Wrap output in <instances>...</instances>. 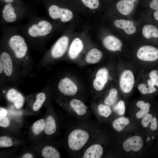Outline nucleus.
<instances>
[{"label":"nucleus","mask_w":158,"mask_h":158,"mask_svg":"<svg viewBox=\"0 0 158 158\" xmlns=\"http://www.w3.org/2000/svg\"><path fill=\"white\" fill-rule=\"evenodd\" d=\"M28 20L25 24L17 27L20 32L27 42L36 46L44 44L53 32L54 24L45 17L36 15Z\"/></svg>","instance_id":"1"},{"label":"nucleus","mask_w":158,"mask_h":158,"mask_svg":"<svg viewBox=\"0 0 158 158\" xmlns=\"http://www.w3.org/2000/svg\"><path fill=\"white\" fill-rule=\"evenodd\" d=\"M1 42L6 51L16 58L21 59L28 56L27 42L18 27L0 24Z\"/></svg>","instance_id":"2"},{"label":"nucleus","mask_w":158,"mask_h":158,"mask_svg":"<svg viewBox=\"0 0 158 158\" xmlns=\"http://www.w3.org/2000/svg\"><path fill=\"white\" fill-rule=\"evenodd\" d=\"M35 10L19 1L4 5L1 10L0 24L15 23L36 15Z\"/></svg>","instance_id":"3"},{"label":"nucleus","mask_w":158,"mask_h":158,"mask_svg":"<svg viewBox=\"0 0 158 158\" xmlns=\"http://www.w3.org/2000/svg\"><path fill=\"white\" fill-rule=\"evenodd\" d=\"M79 126L71 129L67 138L68 147L71 153L80 154L96 135V130Z\"/></svg>","instance_id":"4"},{"label":"nucleus","mask_w":158,"mask_h":158,"mask_svg":"<svg viewBox=\"0 0 158 158\" xmlns=\"http://www.w3.org/2000/svg\"><path fill=\"white\" fill-rule=\"evenodd\" d=\"M48 15L54 21L65 23L71 20L73 17L72 12L69 9L56 4H49L44 2Z\"/></svg>","instance_id":"5"},{"label":"nucleus","mask_w":158,"mask_h":158,"mask_svg":"<svg viewBox=\"0 0 158 158\" xmlns=\"http://www.w3.org/2000/svg\"><path fill=\"white\" fill-rule=\"evenodd\" d=\"M95 135L79 154L83 158H100L102 156L103 148L102 145L96 141Z\"/></svg>","instance_id":"6"},{"label":"nucleus","mask_w":158,"mask_h":158,"mask_svg":"<svg viewBox=\"0 0 158 158\" xmlns=\"http://www.w3.org/2000/svg\"><path fill=\"white\" fill-rule=\"evenodd\" d=\"M69 112L74 116L81 119L87 117L90 112L85 104L81 100L76 98L71 99L68 104Z\"/></svg>","instance_id":"7"},{"label":"nucleus","mask_w":158,"mask_h":158,"mask_svg":"<svg viewBox=\"0 0 158 158\" xmlns=\"http://www.w3.org/2000/svg\"><path fill=\"white\" fill-rule=\"evenodd\" d=\"M69 41V38L66 35H63L60 37L49 51V54L50 56L54 59L62 57L66 51Z\"/></svg>","instance_id":"8"},{"label":"nucleus","mask_w":158,"mask_h":158,"mask_svg":"<svg viewBox=\"0 0 158 158\" xmlns=\"http://www.w3.org/2000/svg\"><path fill=\"white\" fill-rule=\"evenodd\" d=\"M137 58L145 61L152 62L158 59V48L151 45L141 47L137 53Z\"/></svg>","instance_id":"9"},{"label":"nucleus","mask_w":158,"mask_h":158,"mask_svg":"<svg viewBox=\"0 0 158 158\" xmlns=\"http://www.w3.org/2000/svg\"><path fill=\"white\" fill-rule=\"evenodd\" d=\"M135 83V78L132 72L126 70L121 73L120 78L119 84L121 91L127 93L131 91Z\"/></svg>","instance_id":"10"},{"label":"nucleus","mask_w":158,"mask_h":158,"mask_svg":"<svg viewBox=\"0 0 158 158\" xmlns=\"http://www.w3.org/2000/svg\"><path fill=\"white\" fill-rule=\"evenodd\" d=\"M58 87L61 93L67 96L75 95L78 90L76 85L70 79L67 77L60 80Z\"/></svg>","instance_id":"11"},{"label":"nucleus","mask_w":158,"mask_h":158,"mask_svg":"<svg viewBox=\"0 0 158 158\" xmlns=\"http://www.w3.org/2000/svg\"><path fill=\"white\" fill-rule=\"evenodd\" d=\"M143 145V140L138 136H132L125 141L123 144V147L126 152L130 151H138L142 148Z\"/></svg>","instance_id":"12"},{"label":"nucleus","mask_w":158,"mask_h":158,"mask_svg":"<svg viewBox=\"0 0 158 158\" xmlns=\"http://www.w3.org/2000/svg\"><path fill=\"white\" fill-rule=\"evenodd\" d=\"M109 76V72L106 68H102L97 72L96 78L93 81V86L96 90H102L107 83Z\"/></svg>","instance_id":"13"},{"label":"nucleus","mask_w":158,"mask_h":158,"mask_svg":"<svg viewBox=\"0 0 158 158\" xmlns=\"http://www.w3.org/2000/svg\"><path fill=\"white\" fill-rule=\"evenodd\" d=\"M0 62L5 74L8 76L11 75L13 73V65L11 54L6 50H3L0 54Z\"/></svg>","instance_id":"14"},{"label":"nucleus","mask_w":158,"mask_h":158,"mask_svg":"<svg viewBox=\"0 0 158 158\" xmlns=\"http://www.w3.org/2000/svg\"><path fill=\"white\" fill-rule=\"evenodd\" d=\"M104 46L107 49L113 51H121L122 46L121 41L112 35H108L103 40Z\"/></svg>","instance_id":"15"},{"label":"nucleus","mask_w":158,"mask_h":158,"mask_svg":"<svg viewBox=\"0 0 158 158\" xmlns=\"http://www.w3.org/2000/svg\"><path fill=\"white\" fill-rule=\"evenodd\" d=\"M6 96L7 99L13 104L17 109L21 108L24 102V98L23 95L14 88L10 89L8 91Z\"/></svg>","instance_id":"16"},{"label":"nucleus","mask_w":158,"mask_h":158,"mask_svg":"<svg viewBox=\"0 0 158 158\" xmlns=\"http://www.w3.org/2000/svg\"><path fill=\"white\" fill-rule=\"evenodd\" d=\"M83 45L82 40L78 37L74 39L70 45L68 51L69 58L72 59H75L82 50Z\"/></svg>","instance_id":"17"},{"label":"nucleus","mask_w":158,"mask_h":158,"mask_svg":"<svg viewBox=\"0 0 158 158\" xmlns=\"http://www.w3.org/2000/svg\"><path fill=\"white\" fill-rule=\"evenodd\" d=\"M114 24L116 27L123 30L128 35L133 34L136 31L134 23L131 21L123 19L116 20L114 21Z\"/></svg>","instance_id":"18"},{"label":"nucleus","mask_w":158,"mask_h":158,"mask_svg":"<svg viewBox=\"0 0 158 158\" xmlns=\"http://www.w3.org/2000/svg\"><path fill=\"white\" fill-rule=\"evenodd\" d=\"M116 6L121 14L127 16L131 12L134 7V4L129 0H120L117 3Z\"/></svg>","instance_id":"19"},{"label":"nucleus","mask_w":158,"mask_h":158,"mask_svg":"<svg viewBox=\"0 0 158 158\" xmlns=\"http://www.w3.org/2000/svg\"><path fill=\"white\" fill-rule=\"evenodd\" d=\"M142 32L144 37L147 39H158V27L154 25H145L142 28Z\"/></svg>","instance_id":"20"},{"label":"nucleus","mask_w":158,"mask_h":158,"mask_svg":"<svg viewBox=\"0 0 158 158\" xmlns=\"http://www.w3.org/2000/svg\"><path fill=\"white\" fill-rule=\"evenodd\" d=\"M102 56V54L100 50L97 48H93L87 53L85 57V61L88 63L96 64L100 61Z\"/></svg>","instance_id":"21"},{"label":"nucleus","mask_w":158,"mask_h":158,"mask_svg":"<svg viewBox=\"0 0 158 158\" xmlns=\"http://www.w3.org/2000/svg\"><path fill=\"white\" fill-rule=\"evenodd\" d=\"M56 130V123L53 116L49 115L47 118L45 133L48 135H51L54 133Z\"/></svg>","instance_id":"22"},{"label":"nucleus","mask_w":158,"mask_h":158,"mask_svg":"<svg viewBox=\"0 0 158 158\" xmlns=\"http://www.w3.org/2000/svg\"><path fill=\"white\" fill-rule=\"evenodd\" d=\"M42 155L45 158H59L61 156L58 150L50 146L44 147L42 151Z\"/></svg>","instance_id":"23"},{"label":"nucleus","mask_w":158,"mask_h":158,"mask_svg":"<svg viewBox=\"0 0 158 158\" xmlns=\"http://www.w3.org/2000/svg\"><path fill=\"white\" fill-rule=\"evenodd\" d=\"M95 116L107 118L109 117L112 113V110L110 106L99 104L97 106L96 111L94 112Z\"/></svg>","instance_id":"24"},{"label":"nucleus","mask_w":158,"mask_h":158,"mask_svg":"<svg viewBox=\"0 0 158 158\" xmlns=\"http://www.w3.org/2000/svg\"><path fill=\"white\" fill-rule=\"evenodd\" d=\"M128 119L125 117H121L114 120L112 123V126L116 130L120 132L129 123Z\"/></svg>","instance_id":"25"},{"label":"nucleus","mask_w":158,"mask_h":158,"mask_svg":"<svg viewBox=\"0 0 158 158\" xmlns=\"http://www.w3.org/2000/svg\"><path fill=\"white\" fill-rule=\"evenodd\" d=\"M118 95V91L115 88H112L110 90L108 95L105 98L104 103L105 105L111 106L116 102Z\"/></svg>","instance_id":"26"},{"label":"nucleus","mask_w":158,"mask_h":158,"mask_svg":"<svg viewBox=\"0 0 158 158\" xmlns=\"http://www.w3.org/2000/svg\"><path fill=\"white\" fill-rule=\"evenodd\" d=\"M46 123L43 119H40L36 121L32 127V132L34 134L37 135L45 129Z\"/></svg>","instance_id":"27"},{"label":"nucleus","mask_w":158,"mask_h":158,"mask_svg":"<svg viewBox=\"0 0 158 158\" xmlns=\"http://www.w3.org/2000/svg\"><path fill=\"white\" fill-rule=\"evenodd\" d=\"M46 98L45 94L44 92H40L37 94L36 100L33 106V109L34 111H37L40 109Z\"/></svg>","instance_id":"28"},{"label":"nucleus","mask_w":158,"mask_h":158,"mask_svg":"<svg viewBox=\"0 0 158 158\" xmlns=\"http://www.w3.org/2000/svg\"><path fill=\"white\" fill-rule=\"evenodd\" d=\"M139 91L143 94L152 93L155 92L156 89L154 86L147 87L146 85L143 83L140 84L138 87Z\"/></svg>","instance_id":"29"},{"label":"nucleus","mask_w":158,"mask_h":158,"mask_svg":"<svg viewBox=\"0 0 158 158\" xmlns=\"http://www.w3.org/2000/svg\"><path fill=\"white\" fill-rule=\"evenodd\" d=\"M81 0L86 6L91 9H96L98 7L99 5V0Z\"/></svg>","instance_id":"30"},{"label":"nucleus","mask_w":158,"mask_h":158,"mask_svg":"<svg viewBox=\"0 0 158 158\" xmlns=\"http://www.w3.org/2000/svg\"><path fill=\"white\" fill-rule=\"evenodd\" d=\"M114 110L119 115H123L124 113L125 110V106L124 102L123 100L120 101L114 107Z\"/></svg>","instance_id":"31"},{"label":"nucleus","mask_w":158,"mask_h":158,"mask_svg":"<svg viewBox=\"0 0 158 158\" xmlns=\"http://www.w3.org/2000/svg\"><path fill=\"white\" fill-rule=\"evenodd\" d=\"M13 143L12 139L6 136H2L0 137V147H8L12 146Z\"/></svg>","instance_id":"32"},{"label":"nucleus","mask_w":158,"mask_h":158,"mask_svg":"<svg viewBox=\"0 0 158 158\" xmlns=\"http://www.w3.org/2000/svg\"><path fill=\"white\" fill-rule=\"evenodd\" d=\"M153 118L152 115L150 114H147L143 117L141 121L142 126L144 128L149 126V123Z\"/></svg>","instance_id":"33"},{"label":"nucleus","mask_w":158,"mask_h":158,"mask_svg":"<svg viewBox=\"0 0 158 158\" xmlns=\"http://www.w3.org/2000/svg\"><path fill=\"white\" fill-rule=\"evenodd\" d=\"M149 76L155 85L158 87V71L155 70H152L149 73Z\"/></svg>","instance_id":"34"},{"label":"nucleus","mask_w":158,"mask_h":158,"mask_svg":"<svg viewBox=\"0 0 158 158\" xmlns=\"http://www.w3.org/2000/svg\"><path fill=\"white\" fill-rule=\"evenodd\" d=\"M10 124L8 118L6 116L0 117V126L3 127H8Z\"/></svg>","instance_id":"35"},{"label":"nucleus","mask_w":158,"mask_h":158,"mask_svg":"<svg viewBox=\"0 0 158 158\" xmlns=\"http://www.w3.org/2000/svg\"><path fill=\"white\" fill-rule=\"evenodd\" d=\"M149 111V108L142 109H140V110L138 111L136 113V117L138 118H141L147 114Z\"/></svg>","instance_id":"36"},{"label":"nucleus","mask_w":158,"mask_h":158,"mask_svg":"<svg viewBox=\"0 0 158 158\" xmlns=\"http://www.w3.org/2000/svg\"><path fill=\"white\" fill-rule=\"evenodd\" d=\"M137 106L139 107L140 109L149 108L150 107V104L147 102L145 103L144 102L140 100L138 101L136 104Z\"/></svg>","instance_id":"37"},{"label":"nucleus","mask_w":158,"mask_h":158,"mask_svg":"<svg viewBox=\"0 0 158 158\" xmlns=\"http://www.w3.org/2000/svg\"><path fill=\"white\" fill-rule=\"evenodd\" d=\"M151 124L150 128L153 131L156 130L157 128V123L156 118L155 117L152 118L150 122Z\"/></svg>","instance_id":"38"},{"label":"nucleus","mask_w":158,"mask_h":158,"mask_svg":"<svg viewBox=\"0 0 158 158\" xmlns=\"http://www.w3.org/2000/svg\"><path fill=\"white\" fill-rule=\"evenodd\" d=\"M149 6L152 10L154 11H158V0H152Z\"/></svg>","instance_id":"39"},{"label":"nucleus","mask_w":158,"mask_h":158,"mask_svg":"<svg viewBox=\"0 0 158 158\" xmlns=\"http://www.w3.org/2000/svg\"><path fill=\"white\" fill-rule=\"evenodd\" d=\"M7 113V111L5 109L2 107H0V117L6 116Z\"/></svg>","instance_id":"40"},{"label":"nucleus","mask_w":158,"mask_h":158,"mask_svg":"<svg viewBox=\"0 0 158 158\" xmlns=\"http://www.w3.org/2000/svg\"><path fill=\"white\" fill-rule=\"evenodd\" d=\"M152 16L154 20L158 23V11H154L153 13Z\"/></svg>","instance_id":"41"},{"label":"nucleus","mask_w":158,"mask_h":158,"mask_svg":"<svg viewBox=\"0 0 158 158\" xmlns=\"http://www.w3.org/2000/svg\"><path fill=\"white\" fill-rule=\"evenodd\" d=\"M19 0H2L4 4H6L11 3L17 1Z\"/></svg>","instance_id":"42"},{"label":"nucleus","mask_w":158,"mask_h":158,"mask_svg":"<svg viewBox=\"0 0 158 158\" xmlns=\"http://www.w3.org/2000/svg\"><path fill=\"white\" fill-rule=\"evenodd\" d=\"M23 158H33V156L30 153H27L24 154L22 157Z\"/></svg>","instance_id":"43"},{"label":"nucleus","mask_w":158,"mask_h":158,"mask_svg":"<svg viewBox=\"0 0 158 158\" xmlns=\"http://www.w3.org/2000/svg\"><path fill=\"white\" fill-rule=\"evenodd\" d=\"M147 86L150 87L154 86L155 85L154 83L151 80H148L147 81Z\"/></svg>","instance_id":"44"},{"label":"nucleus","mask_w":158,"mask_h":158,"mask_svg":"<svg viewBox=\"0 0 158 158\" xmlns=\"http://www.w3.org/2000/svg\"><path fill=\"white\" fill-rule=\"evenodd\" d=\"M4 71V69L2 65L1 62H0V73H1Z\"/></svg>","instance_id":"45"},{"label":"nucleus","mask_w":158,"mask_h":158,"mask_svg":"<svg viewBox=\"0 0 158 158\" xmlns=\"http://www.w3.org/2000/svg\"><path fill=\"white\" fill-rule=\"evenodd\" d=\"M133 2H135V1H136L137 0H129Z\"/></svg>","instance_id":"46"},{"label":"nucleus","mask_w":158,"mask_h":158,"mask_svg":"<svg viewBox=\"0 0 158 158\" xmlns=\"http://www.w3.org/2000/svg\"><path fill=\"white\" fill-rule=\"evenodd\" d=\"M150 139V138L149 137H148L147 138V140L148 141H149Z\"/></svg>","instance_id":"47"},{"label":"nucleus","mask_w":158,"mask_h":158,"mask_svg":"<svg viewBox=\"0 0 158 158\" xmlns=\"http://www.w3.org/2000/svg\"><path fill=\"white\" fill-rule=\"evenodd\" d=\"M152 138L153 139H154V136H153V137H152Z\"/></svg>","instance_id":"48"}]
</instances>
